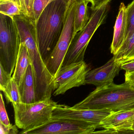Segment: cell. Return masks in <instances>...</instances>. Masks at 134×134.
I'll return each instance as SVG.
<instances>
[{
	"instance_id": "29",
	"label": "cell",
	"mask_w": 134,
	"mask_h": 134,
	"mask_svg": "<svg viewBox=\"0 0 134 134\" xmlns=\"http://www.w3.org/2000/svg\"><path fill=\"white\" fill-rule=\"evenodd\" d=\"M8 1H10L15 3L20 8V9L21 11V0H8Z\"/></svg>"
},
{
	"instance_id": "28",
	"label": "cell",
	"mask_w": 134,
	"mask_h": 134,
	"mask_svg": "<svg viewBox=\"0 0 134 134\" xmlns=\"http://www.w3.org/2000/svg\"><path fill=\"white\" fill-rule=\"evenodd\" d=\"M130 109H134V102L126 105L121 108L119 110H123Z\"/></svg>"
},
{
	"instance_id": "3",
	"label": "cell",
	"mask_w": 134,
	"mask_h": 134,
	"mask_svg": "<svg viewBox=\"0 0 134 134\" xmlns=\"http://www.w3.org/2000/svg\"><path fill=\"white\" fill-rule=\"evenodd\" d=\"M110 1L111 0H107L100 7L91 10L90 20L86 26L73 38L62 66L84 61L85 52L90 40L105 19Z\"/></svg>"
},
{
	"instance_id": "17",
	"label": "cell",
	"mask_w": 134,
	"mask_h": 134,
	"mask_svg": "<svg viewBox=\"0 0 134 134\" xmlns=\"http://www.w3.org/2000/svg\"><path fill=\"white\" fill-rule=\"evenodd\" d=\"M2 91L8 102H10L12 103L21 102L18 85L12 77L7 86Z\"/></svg>"
},
{
	"instance_id": "1",
	"label": "cell",
	"mask_w": 134,
	"mask_h": 134,
	"mask_svg": "<svg viewBox=\"0 0 134 134\" xmlns=\"http://www.w3.org/2000/svg\"><path fill=\"white\" fill-rule=\"evenodd\" d=\"M67 3L65 0H53L34 24L38 47L44 62L53 51L61 36Z\"/></svg>"
},
{
	"instance_id": "15",
	"label": "cell",
	"mask_w": 134,
	"mask_h": 134,
	"mask_svg": "<svg viewBox=\"0 0 134 134\" xmlns=\"http://www.w3.org/2000/svg\"><path fill=\"white\" fill-rule=\"evenodd\" d=\"M30 63L29 52L26 46L21 43L20 50L12 77L18 85L20 84L23 75Z\"/></svg>"
},
{
	"instance_id": "30",
	"label": "cell",
	"mask_w": 134,
	"mask_h": 134,
	"mask_svg": "<svg viewBox=\"0 0 134 134\" xmlns=\"http://www.w3.org/2000/svg\"><path fill=\"white\" fill-rule=\"evenodd\" d=\"M65 1H66V2H68V1H69V0H65ZM89 1H91V0H89Z\"/></svg>"
},
{
	"instance_id": "8",
	"label": "cell",
	"mask_w": 134,
	"mask_h": 134,
	"mask_svg": "<svg viewBox=\"0 0 134 134\" xmlns=\"http://www.w3.org/2000/svg\"><path fill=\"white\" fill-rule=\"evenodd\" d=\"M89 70L84 61L62 66L54 78L53 95L63 94L73 88L85 85L86 76Z\"/></svg>"
},
{
	"instance_id": "23",
	"label": "cell",
	"mask_w": 134,
	"mask_h": 134,
	"mask_svg": "<svg viewBox=\"0 0 134 134\" xmlns=\"http://www.w3.org/2000/svg\"><path fill=\"white\" fill-rule=\"evenodd\" d=\"M0 89L3 91L7 86L12 77L4 69L1 65H0Z\"/></svg>"
},
{
	"instance_id": "5",
	"label": "cell",
	"mask_w": 134,
	"mask_h": 134,
	"mask_svg": "<svg viewBox=\"0 0 134 134\" xmlns=\"http://www.w3.org/2000/svg\"><path fill=\"white\" fill-rule=\"evenodd\" d=\"M20 45V35L14 18L0 13V65L11 75L15 68Z\"/></svg>"
},
{
	"instance_id": "31",
	"label": "cell",
	"mask_w": 134,
	"mask_h": 134,
	"mask_svg": "<svg viewBox=\"0 0 134 134\" xmlns=\"http://www.w3.org/2000/svg\"><path fill=\"white\" fill-rule=\"evenodd\" d=\"M132 128L134 129V125H133V127H132Z\"/></svg>"
},
{
	"instance_id": "21",
	"label": "cell",
	"mask_w": 134,
	"mask_h": 134,
	"mask_svg": "<svg viewBox=\"0 0 134 134\" xmlns=\"http://www.w3.org/2000/svg\"><path fill=\"white\" fill-rule=\"evenodd\" d=\"M22 14L31 21H33L32 0H21Z\"/></svg>"
},
{
	"instance_id": "27",
	"label": "cell",
	"mask_w": 134,
	"mask_h": 134,
	"mask_svg": "<svg viewBox=\"0 0 134 134\" xmlns=\"http://www.w3.org/2000/svg\"><path fill=\"white\" fill-rule=\"evenodd\" d=\"M125 82L134 85V72L131 73H125Z\"/></svg>"
},
{
	"instance_id": "10",
	"label": "cell",
	"mask_w": 134,
	"mask_h": 134,
	"mask_svg": "<svg viewBox=\"0 0 134 134\" xmlns=\"http://www.w3.org/2000/svg\"><path fill=\"white\" fill-rule=\"evenodd\" d=\"M113 57L101 67L89 70L87 74L85 83L96 88L107 85L113 82L114 79L121 70Z\"/></svg>"
},
{
	"instance_id": "2",
	"label": "cell",
	"mask_w": 134,
	"mask_h": 134,
	"mask_svg": "<svg viewBox=\"0 0 134 134\" xmlns=\"http://www.w3.org/2000/svg\"><path fill=\"white\" fill-rule=\"evenodd\" d=\"M134 102V85L125 82L120 85L114 82L91 92L83 101L72 107L78 109H109L118 111Z\"/></svg>"
},
{
	"instance_id": "32",
	"label": "cell",
	"mask_w": 134,
	"mask_h": 134,
	"mask_svg": "<svg viewBox=\"0 0 134 134\" xmlns=\"http://www.w3.org/2000/svg\"></svg>"
},
{
	"instance_id": "12",
	"label": "cell",
	"mask_w": 134,
	"mask_h": 134,
	"mask_svg": "<svg viewBox=\"0 0 134 134\" xmlns=\"http://www.w3.org/2000/svg\"><path fill=\"white\" fill-rule=\"evenodd\" d=\"M127 30L126 7L120 4L118 15L114 25L113 37L110 46V52L115 55L122 47L125 40Z\"/></svg>"
},
{
	"instance_id": "7",
	"label": "cell",
	"mask_w": 134,
	"mask_h": 134,
	"mask_svg": "<svg viewBox=\"0 0 134 134\" xmlns=\"http://www.w3.org/2000/svg\"><path fill=\"white\" fill-rule=\"evenodd\" d=\"M98 125L83 121L66 118H52L43 125L19 132L22 134H92Z\"/></svg>"
},
{
	"instance_id": "4",
	"label": "cell",
	"mask_w": 134,
	"mask_h": 134,
	"mask_svg": "<svg viewBox=\"0 0 134 134\" xmlns=\"http://www.w3.org/2000/svg\"><path fill=\"white\" fill-rule=\"evenodd\" d=\"M58 105L51 98L33 103H12L15 124L24 131L41 126L51 119Z\"/></svg>"
},
{
	"instance_id": "13",
	"label": "cell",
	"mask_w": 134,
	"mask_h": 134,
	"mask_svg": "<svg viewBox=\"0 0 134 134\" xmlns=\"http://www.w3.org/2000/svg\"><path fill=\"white\" fill-rule=\"evenodd\" d=\"M22 103H33L36 101V88L32 67L30 64L18 85Z\"/></svg>"
},
{
	"instance_id": "26",
	"label": "cell",
	"mask_w": 134,
	"mask_h": 134,
	"mask_svg": "<svg viewBox=\"0 0 134 134\" xmlns=\"http://www.w3.org/2000/svg\"><path fill=\"white\" fill-rule=\"evenodd\" d=\"M107 0H91V10L100 7Z\"/></svg>"
},
{
	"instance_id": "14",
	"label": "cell",
	"mask_w": 134,
	"mask_h": 134,
	"mask_svg": "<svg viewBox=\"0 0 134 134\" xmlns=\"http://www.w3.org/2000/svg\"><path fill=\"white\" fill-rule=\"evenodd\" d=\"M89 0H76L74 12L73 36L82 30L88 23L91 18L88 4Z\"/></svg>"
},
{
	"instance_id": "9",
	"label": "cell",
	"mask_w": 134,
	"mask_h": 134,
	"mask_svg": "<svg viewBox=\"0 0 134 134\" xmlns=\"http://www.w3.org/2000/svg\"><path fill=\"white\" fill-rule=\"evenodd\" d=\"M113 112L110 110L78 109L58 104L53 111L52 118H66L83 121L99 125Z\"/></svg>"
},
{
	"instance_id": "19",
	"label": "cell",
	"mask_w": 134,
	"mask_h": 134,
	"mask_svg": "<svg viewBox=\"0 0 134 134\" xmlns=\"http://www.w3.org/2000/svg\"><path fill=\"white\" fill-rule=\"evenodd\" d=\"M126 15L127 30L125 41L134 33V0L126 7Z\"/></svg>"
},
{
	"instance_id": "25",
	"label": "cell",
	"mask_w": 134,
	"mask_h": 134,
	"mask_svg": "<svg viewBox=\"0 0 134 134\" xmlns=\"http://www.w3.org/2000/svg\"><path fill=\"white\" fill-rule=\"evenodd\" d=\"M121 69L125 71L126 73H131L134 72V59L125 62L120 65Z\"/></svg>"
},
{
	"instance_id": "16",
	"label": "cell",
	"mask_w": 134,
	"mask_h": 134,
	"mask_svg": "<svg viewBox=\"0 0 134 134\" xmlns=\"http://www.w3.org/2000/svg\"><path fill=\"white\" fill-rule=\"evenodd\" d=\"M116 62L119 65L134 59V33L125 41L116 54L113 55Z\"/></svg>"
},
{
	"instance_id": "11",
	"label": "cell",
	"mask_w": 134,
	"mask_h": 134,
	"mask_svg": "<svg viewBox=\"0 0 134 134\" xmlns=\"http://www.w3.org/2000/svg\"><path fill=\"white\" fill-rule=\"evenodd\" d=\"M134 121V109L113 111L101 121L99 128L113 130L114 134H124L132 129Z\"/></svg>"
},
{
	"instance_id": "24",
	"label": "cell",
	"mask_w": 134,
	"mask_h": 134,
	"mask_svg": "<svg viewBox=\"0 0 134 134\" xmlns=\"http://www.w3.org/2000/svg\"><path fill=\"white\" fill-rule=\"evenodd\" d=\"M16 125H6L0 122V128L1 134H17L19 133Z\"/></svg>"
},
{
	"instance_id": "6",
	"label": "cell",
	"mask_w": 134,
	"mask_h": 134,
	"mask_svg": "<svg viewBox=\"0 0 134 134\" xmlns=\"http://www.w3.org/2000/svg\"><path fill=\"white\" fill-rule=\"evenodd\" d=\"M76 0L67 3L64 26L58 41L53 51L45 61L48 69L54 77L62 66L63 63L73 39Z\"/></svg>"
},
{
	"instance_id": "22",
	"label": "cell",
	"mask_w": 134,
	"mask_h": 134,
	"mask_svg": "<svg viewBox=\"0 0 134 134\" xmlns=\"http://www.w3.org/2000/svg\"><path fill=\"white\" fill-rule=\"evenodd\" d=\"M0 122L8 126L12 124L10 123L7 113L6 111L3 94L1 93L0 99Z\"/></svg>"
},
{
	"instance_id": "18",
	"label": "cell",
	"mask_w": 134,
	"mask_h": 134,
	"mask_svg": "<svg viewBox=\"0 0 134 134\" xmlns=\"http://www.w3.org/2000/svg\"><path fill=\"white\" fill-rule=\"evenodd\" d=\"M0 13L14 18L22 14L20 8L17 4L8 0H0Z\"/></svg>"
},
{
	"instance_id": "20",
	"label": "cell",
	"mask_w": 134,
	"mask_h": 134,
	"mask_svg": "<svg viewBox=\"0 0 134 134\" xmlns=\"http://www.w3.org/2000/svg\"><path fill=\"white\" fill-rule=\"evenodd\" d=\"M53 0H32L33 21L34 24L37 21L41 15L48 4Z\"/></svg>"
}]
</instances>
